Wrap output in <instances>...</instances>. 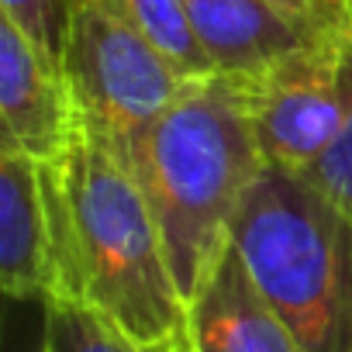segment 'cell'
Returning a JSON list of instances; mask_svg holds the SVG:
<instances>
[{
    "label": "cell",
    "mask_w": 352,
    "mask_h": 352,
    "mask_svg": "<svg viewBox=\"0 0 352 352\" xmlns=\"http://www.w3.org/2000/svg\"><path fill=\"white\" fill-rule=\"evenodd\" d=\"M38 176L52 242L49 300L83 304L145 349L184 342L187 304L131 166L80 128L63 159L38 162Z\"/></svg>",
    "instance_id": "obj_1"
},
{
    "label": "cell",
    "mask_w": 352,
    "mask_h": 352,
    "mask_svg": "<svg viewBox=\"0 0 352 352\" xmlns=\"http://www.w3.org/2000/svg\"><path fill=\"white\" fill-rule=\"evenodd\" d=\"M263 166L259 142L221 73L190 80L142 135L131 173L159 225L184 304L197 297L232 245V221Z\"/></svg>",
    "instance_id": "obj_2"
},
{
    "label": "cell",
    "mask_w": 352,
    "mask_h": 352,
    "mask_svg": "<svg viewBox=\"0 0 352 352\" xmlns=\"http://www.w3.org/2000/svg\"><path fill=\"white\" fill-rule=\"evenodd\" d=\"M232 245L304 352H352V218L311 176L266 162Z\"/></svg>",
    "instance_id": "obj_3"
},
{
    "label": "cell",
    "mask_w": 352,
    "mask_h": 352,
    "mask_svg": "<svg viewBox=\"0 0 352 352\" xmlns=\"http://www.w3.org/2000/svg\"><path fill=\"white\" fill-rule=\"evenodd\" d=\"M63 73L83 135L128 166L142 135L190 83L145 38L121 0H73Z\"/></svg>",
    "instance_id": "obj_4"
},
{
    "label": "cell",
    "mask_w": 352,
    "mask_h": 352,
    "mask_svg": "<svg viewBox=\"0 0 352 352\" xmlns=\"http://www.w3.org/2000/svg\"><path fill=\"white\" fill-rule=\"evenodd\" d=\"M225 80L263 159L290 173H307L352 118V35Z\"/></svg>",
    "instance_id": "obj_5"
},
{
    "label": "cell",
    "mask_w": 352,
    "mask_h": 352,
    "mask_svg": "<svg viewBox=\"0 0 352 352\" xmlns=\"http://www.w3.org/2000/svg\"><path fill=\"white\" fill-rule=\"evenodd\" d=\"M0 118L4 138L35 162L63 159L80 138V111L56 59L0 18Z\"/></svg>",
    "instance_id": "obj_6"
},
{
    "label": "cell",
    "mask_w": 352,
    "mask_h": 352,
    "mask_svg": "<svg viewBox=\"0 0 352 352\" xmlns=\"http://www.w3.org/2000/svg\"><path fill=\"white\" fill-rule=\"evenodd\" d=\"M187 342L190 352H304L235 245L225 249L208 283L187 304Z\"/></svg>",
    "instance_id": "obj_7"
},
{
    "label": "cell",
    "mask_w": 352,
    "mask_h": 352,
    "mask_svg": "<svg viewBox=\"0 0 352 352\" xmlns=\"http://www.w3.org/2000/svg\"><path fill=\"white\" fill-rule=\"evenodd\" d=\"M187 11L204 52L225 76H245L300 49L345 38L300 25L270 0H187Z\"/></svg>",
    "instance_id": "obj_8"
},
{
    "label": "cell",
    "mask_w": 352,
    "mask_h": 352,
    "mask_svg": "<svg viewBox=\"0 0 352 352\" xmlns=\"http://www.w3.org/2000/svg\"><path fill=\"white\" fill-rule=\"evenodd\" d=\"M0 287L14 300L52 297V242L38 162L0 142Z\"/></svg>",
    "instance_id": "obj_9"
},
{
    "label": "cell",
    "mask_w": 352,
    "mask_h": 352,
    "mask_svg": "<svg viewBox=\"0 0 352 352\" xmlns=\"http://www.w3.org/2000/svg\"><path fill=\"white\" fill-rule=\"evenodd\" d=\"M38 352H190V342L184 338L162 349H145L97 311L73 300H49Z\"/></svg>",
    "instance_id": "obj_10"
},
{
    "label": "cell",
    "mask_w": 352,
    "mask_h": 352,
    "mask_svg": "<svg viewBox=\"0 0 352 352\" xmlns=\"http://www.w3.org/2000/svg\"><path fill=\"white\" fill-rule=\"evenodd\" d=\"M128 8V14L135 18V25L145 32V38L180 69L190 80L201 76H214V63L204 52L190 11H187V0H121Z\"/></svg>",
    "instance_id": "obj_11"
},
{
    "label": "cell",
    "mask_w": 352,
    "mask_h": 352,
    "mask_svg": "<svg viewBox=\"0 0 352 352\" xmlns=\"http://www.w3.org/2000/svg\"><path fill=\"white\" fill-rule=\"evenodd\" d=\"M0 18L11 21L28 42L63 66L73 0H0Z\"/></svg>",
    "instance_id": "obj_12"
},
{
    "label": "cell",
    "mask_w": 352,
    "mask_h": 352,
    "mask_svg": "<svg viewBox=\"0 0 352 352\" xmlns=\"http://www.w3.org/2000/svg\"><path fill=\"white\" fill-rule=\"evenodd\" d=\"M352 218V118L342 128V135L331 142V148L304 173Z\"/></svg>",
    "instance_id": "obj_13"
},
{
    "label": "cell",
    "mask_w": 352,
    "mask_h": 352,
    "mask_svg": "<svg viewBox=\"0 0 352 352\" xmlns=\"http://www.w3.org/2000/svg\"><path fill=\"white\" fill-rule=\"evenodd\" d=\"M321 35H352V0H270Z\"/></svg>",
    "instance_id": "obj_14"
}]
</instances>
